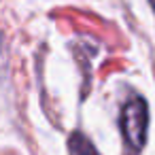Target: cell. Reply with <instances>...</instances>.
<instances>
[{"instance_id": "7a4b0ae2", "label": "cell", "mask_w": 155, "mask_h": 155, "mask_svg": "<svg viewBox=\"0 0 155 155\" xmlns=\"http://www.w3.org/2000/svg\"><path fill=\"white\" fill-rule=\"evenodd\" d=\"M68 151L70 155H100L94 144L89 142V138L81 132H72L70 138H68Z\"/></svg>"}, {"instance_id": "6da1fadb", "label": "cell", "mask_w": 155, "mask_h": 155, "mask_svg": "<svg viewBox=\"0 0 155 155\" xmlns=\"http://www.w3.org/2000/svg\"><path fill=\"white\" fill-rule=\"evenodd\" d=\"M121 136L127 155H140L149 134V104L142 96H130L121 108Z\"/></svg>"}, {"instance_id": "3957f363", "label": "cell", "mask_w": 155, "mask_h": 155, "mask_svg": "<svg viewBox=\"0 0 155 155\" xmlns=\"http://www.w3.org/2000/svg\"><path fill=\"white\" fill-rule=\"evenodd\" d=\"M149 5H151V9H153V13H155V0H149Z\"/></svg>"}]
</instances>
